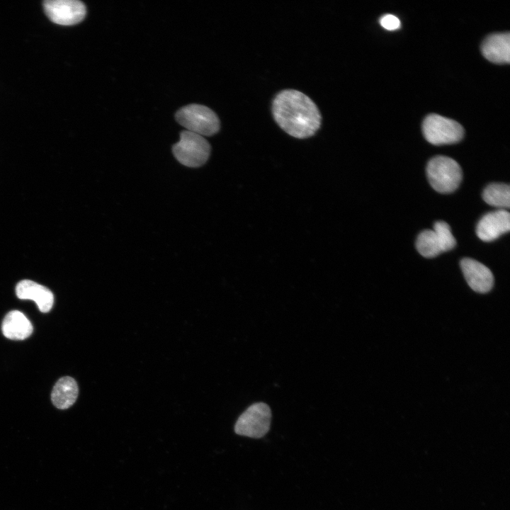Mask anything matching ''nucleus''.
<instances>
[{"mask_svg":"<svg viewBox=\"0 0 510 510\" xmlns=\"http://www.w3.org/2000/svg\"><path fill=\"white\" fill-rule=\"evenodd\" d=\"M172 152L181 164L196 168L208 159L210 145L203 136L185 130L181 132L180 140L173 146Z\"/></svg>","mask_w":510,"mask_h":510,"instance_id":"nucleus-4","label":"nucleus"},{"mask_svg":"<svg viewBox=\"0 0 510 510\" xmlns=\"http://www.w3.org/2000/svg\"><path fill=\"white\" fill-rule=\"evenodd\" d=\"M422 131L426 140L434 145L456 143L464 135L460 123L438 114H430L425 118Z\"/></svg>","mask_w":510,"mask_h":510,"instance_id":"nucleus-5","label":"nucleus"},{"mask_svg":"<svg viewBox=\"0 0 510 510\" xmlns=\"http://www.w3.org/2000/svg\"><path fill=\"white\" fill-rule=\"evenodd\" d=\"M19 299L32 300L35 302L42 312H49L53 305L54 296L46 287L30 280L20 281L16 288Z\"/></svg>","mask_w":510,"mask_h":510,"instance_id":"nucleus-11","label":"nucleus"},{"mask_svg":"<svg viewBox=\"0 0 510 510\" xmlns=\"http://www.w3.org/2000/svg\"><path fill=\"white\" fill-rule=\"evenodd\" d=\"M433 230L437 237L442 252L448 251L454 248L456 241L448 223L444 221L436 222Z\"/></svg>","mask_w":510,"mask_h":510,"instance_id":"nucleus-16","label":"nucleus"},{"mask_svg":"<svg viewBox=\"0 0 510 510\" xmlns=\"http://www.w3.org/2000/svg\"><path fill=\"white\" fill-rule=\"evenodd\" d=\"M43 8L51 21L62 26L76 24L86 15L85 5L78 0H46Z\"/></svg>","mask_w":510,"mask_h":510,"instance_id":"nucleus-7","label":"nucleus"},{"mask_svg":"<svg viewBox=\"0 0 510 510\" xmlns=\"http://www.w3.org/2000/svg\"><path fill=\"white\" fill-rule=\"evenodd\" d=\"M79 394L76 380L69 376L61 378L53 387L51 400L58 409H65L76 402Z\"/></svg>","mask_w":510,"mask_h":510,"instance_id":"nucleus-13","label":"nucleus"},{"mask_svg":"<svg viewBox=\"0 0 510 510\" xmlns=\"http://www.w3.org/2000/svg\"><path fill=\"white\" fill-rule=\"evenodd\" d=\"M484 57L492 62L497 64L510 62V34L497 33L489 35L481 45Z\"/></svg>","mask_w":510,"mask_h":510,"instance_id":"nucleus-10","label":"nucleus"},{"mask_svg":"<svg viewBox=\"0 0 510 510\" xmlns=\"http://www.w3.org/2000/svg\"><path fill=\"white\" fill-rule=\"evenodd\" d=\"M510 230V214L504 209L485 214L477 225V237L484 242H492Z\"/></svg>","mask_w":510,"mask_h":510,"instance_id":"nucleus-8","label":"nucleus"},{"mask_svg":"<svg viewBox=\"0 0 510 510\" xmlns=\"http://www.w3.org/2000/svg\"><path fill=\"white\" fill-rule=\"evenodd\" d=\"M380 25L385 29L394 30L400 26V21L397 17L392 14H385L380 19Z\"/></svg>","mask_w":510,"mask_h":510,"instance_id":"nucleus-17","label":"nucleus"},{"mask_svg":"<svg viewBox=\"0 0 510 510\" xmlns=\"http://www.w3.org/2000/svg\"><path fill=\"white\" fill-rule=\"evenodd\" d=\"M482 198L489 205L508 208L510 205V187L505 183H491L484 189Z\"/></svg>","mask_w":510,"mask_h":510,"instance_id":"nucleus-14","label":"nucleus"},{"mask_svg":"<svg viewBox=\"0 0 510 510\" xmlns=\"http://www.w3.org/2000/svg\"><path fill=\"white\" fill-rule=\"evenodd\" d=\"M3 334L8 339L23 340L33 332V328L28 319L21 312H9L2 322Z\"/></svg>","mask_w":510,"mask_h":510,"instance_id":"nucleus-12","label":"nucleus"},{"mask_svg":"<svg viewBox=\"0 0 510 510\" xmlns=\"http://www.w3.org/2000/svg\"><path fill=\"white\" fill-rule=\"evenodd\" d=\"M272 113L280 128L296 138L312 136L321 125L319 108L310 98L298 90L280 91L273 101Z\"/></svg>","mask_w":510,"mask_h":510,"instance_id":"nucleus-1","label":"nucleus"},{"mask_svg":"<svg viewBox=\"0 0 510 510\" xmlns=\"http://www.w3.org/2000/svg\"><path fill=\"white\" fill-rule=\"evenodd\" d=\"M177 122L187 130L201 136H211L220 130L216 113L207 106L190 104L179 109L176 114Z\"/></svg>","mask_w":510,"mask_h":510,"instance_id":"nucleus-3","label":"nucleus"},{"mask_svg":"<svg viewBox=\"0 0 510 510\" xmlns=\"http://www.w3.org/2000/svg\"><path fill=\"white\" fill-rule=\"evenodd\" d=\"M416 246L419 254L426 258H434L442 252L434 230H426L418 236Z\"/></svg>","mask_w":510,"mask_h":510,"instance_id":"nucleus-15","label":"nucleus"},{"mask_svg":"<svg viewBox=\"0 0 510 510\" xmlns=\"http://www.w3.org/2000/svg\"><path fill=\"white\" fill-rule=\"evenodd\" d=\"M426 174L432 188L441 193H449L456 190L463 177L459 164L446 156L431 159L427 164Z\"/></svg>","mask_w":510,"mask_h":510,"instance_id":"nucleus-2","label":"nucleus"},{"mask_svg":"<svg viewBox=\"0 0 510 510\" xmlns=\"http://www.w3.org/2000/svg\"><path fill=\"white\" fill-rule=\"evenodd\" d=\"M460 268L469 286L475 292L486 293L494 285V276L486 266L477 260L465 258L460 261Z\"/></svg>","mask_w":510,"mask_h":510,"instance_id":"nucleus-9","label":"nucleus"},{"mask_svg":"<svg viewBox=\"0 0 510 510\" xmlns=\"http://www.w3.org/2000/svg\"><path fill=\"white\" fill-rule=\"evenodd\" d=\"M271 419L270 407L264 402L249 407L238 418L236 434L251 438H261L269 430Z\"/></svg>","mask_w":510,"mask_h":510,"instance_id":"nucleus-6","label":"nucleus"}]
</instances>
